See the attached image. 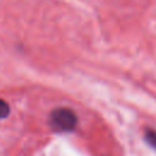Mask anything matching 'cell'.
I'll return each mask as SVG.
<instances>
[{"instance_id": "cell-2", "label": "cell", "mask_w": 156, "mask_h": 156, "mask_svg": "<svg viewBox=\"0 0 156 156\" xmlns=\"http://www.w3.org/2000/svg\"><path fill=\"white\" fill-rule=\"evenodd\" d=\"M145 140H146L152 147L156 149V130L146 129V130H145Z\"/></svg>"}, {"instance_id": "cell-1", "label": "cell", "mask_w": 156, "mask_h": 156, "mask_svg": "<svg viewBox=\"0 0 156 156\" xmlns=\"http://www.w3.org/2000/svg\"><path fill=\"white\" fill-rule=\"evenodd\" d=\"M77 116L71 108L58 107L50 113V126L56 132H71L77 126Z\"/></svg>"}, {"instance_id": "cell-3", "label": "cell", "mask_w": 156, "mask_h": 156, "mask_svg": "<svg viewBox=\"0 0 156 156\" xmlns=\"http://www.w3.org/2000/svg\"><path fill=\"white\" fill-rule=\"evenodd\" d=\"M9 112H10V107H9V104H7L5 100L0 99V119H1V118H5V117H7Z\"/></svg>"}]
</instances>
